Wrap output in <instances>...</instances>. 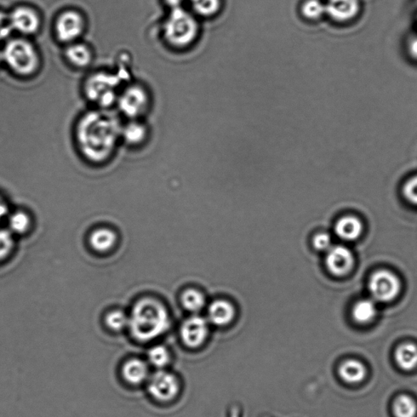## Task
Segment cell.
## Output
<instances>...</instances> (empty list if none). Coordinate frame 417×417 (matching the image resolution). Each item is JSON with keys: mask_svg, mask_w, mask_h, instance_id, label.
<instances>
[{"mask_svg": "<svg viewBox=\"0 0 417 417\" xmlns=\"http://www.w3.org/2000/svg\"><path fill=\"white\" fill-rule=\"evenodd\" d=\"M145 125L138 122L129 123L122 129V137L131 145H137L144 142L147 137Z\"/></svg>", "mask_w": 417, "mask_h": 417, "instance_id": "obj_23", "label": "cell"}, {"mask_svg": "<svg viewBox=\"0 0 417 417\" xmlns=\"http://www.w3.org/2000/svg\"><path fill=\"white\" fill-rule=\"evenodd\" d=\"M6 20V15L3 13V11H0V27L4 25V23Z\"/></svg>", "mask_w": 417, "mask_h": 417, "instance_id": "obj_36", "label": "cell"}, {"mask_svg": "<svg viewBox=\"0 0 417 417\" xmlns=\"http://www.w3.org/2000/svg\"><path fill=\"white\" fill-rule=\"evenodd\" d=\"M192 7L198 16H214L220 9V0H190Z\"/></svg>", "mask_w": 417, "mask_h": 417, "instance_id": "obj_27", "label": "cell"}, {"mask_svg": "<svg viewBox=\"0 0 417 417\" xmlns=\"http://www.w3.org/2000/svg\"><path fill=\"white\" fill-rule=\"evenodd\" d=\"M398 366L403 371H413L417 368V345L408 342L399 346L395 353Z\"/></svg>", "mask_w": 417, "mask_h": 417, "instance_id": "obj_19", "label": "cell"}, {"mask_svg": "<svg viewBox=\"0 0 417 417\" xmlns=\"http://www.w3.org/2000/svg\"><path fill=\"white\" fill-rule=\"evenodd\" d=\"M121 73L98 72L86 80L84 91L88 99L101 108L111 106L118 99V90L123 83Z\"/></svg>", "mask_w": 417, "mask_h": 417, "instance_id": "obj_5", "label": "cell"}, {"mask_svg": "<svg viewBox=\"0 0 417 417\" xmlns=\"http://www.w3.org/2000/svg\"><path fill=\"white\" fill-rule=\"evenodd\" d=\"M9 209L4 200L0 197V224L8 216Z\"/></svg>", "mask_w": 417, "mask_h": 417, "instance_id": "obj_34", "label": "cell"}, {"mask_svg": "<svg viewBox=\"0 0 417 417\" xmlns=\"http://www.w3.org/2000/svg\"><path fill=\"white\" fill-rule=\"evenodd\" d=\"M122 125L110 112L90 111L80 118L76 140L83 156L93 163H102L112 155L122 137Z\"/></svg>", "mask_w": 417, "mask_h": 417, "instance_id": "obj_1", "label": "cell"}, {"mask_svg": "<svg viewBox=\"0 0 417 417\" xmlns=\"http://www.w3.org/2000/svg\"><path fill=\"white\" fill-rule=\"evenodd\" d=\"M378 313L376 302L373 299H362L356 302L352 309L355 321L361 324L372 322Z\"/></svg>", "mask_w": 417, "mask_h": 417, "instance_id": "obj_20", "label": "cell"}, {"mask_svg": "<svg viewBox=\"0 0 417 417\" xmlns=\"http://www.w3.org/2000/svg\"><path fill=\"white\" fill-rule=\"evenodd\" d=\"M302 16L308 21H318L326 14V4L321 0H307L301 8Z\"/></svg>", "mask_w": 417, "mask_h": 417, "instance_id": "obj_25", "label": "cell"}, {"mask_svg": "<svg viewBox=\"0 0 417 417\" xmlns=\"http://www.w3.org/2000/svg\"><path fill=\"white\" fill-rule=\"evenodd\" d=\"M340 378L349 384L361 383L367 376V369L357 359H348L339 369Z\"/></svg>", "mask_w": 417, "mask_h": 417, "instance_id": "obj_17", "label": "cell"}, {"mask_svg": "<svg viewBox=\"0 0 417 417\" xmlns=\"http://www.w3.org/2000/svg\"><path fill=\"white\" fill-rule=\"evenodd\" d=\"M9 231L13 234H23L31 227V218L25 212H16L10 215L9 220Z\"/></svg>", "mask_w": 417, "mask_h": 417, "instance_id": "obj_28", "label": "cell"}, {"mask_svg": "<svg viewBox=\"0 0 417 417\" xmlns=\"http://www.w3.org/2000/svg\"><path fill=\"white\" fill-rule=\"evenodd\" d=\"M403 191L405 198L417 207V175L405 182Z\"/></svg>", "mask_w": 417, "mask_h": 417, "instance_id": "obj_31", "label": "cell"}, {"mask_svg": "<svg viewBox=\"0 0 417 417\" xmlns=\"http://www.w3.org/2000/svg\"><path fill=\"white\" fill-rule=\"evenodd\" d=\"M181 301L185 309L192 312L201 311L205 304V297L196 289L186 290Z\"/></svg>", "mask_w": 417, "mask_h": 417, "instance_id": "obj_26", "label": "cell"}, {"mask_svg": "<svg viewBox=\"0 0 417 417\" xmlns=\"http://www.w3.org/2000/svg\"><path fill=\"white\" fill-rule=\"evenodd\" d=\"M326 253L325 262L328 270L333 275L344 277L351 272L355 265V257L351 250L342 245H335Z\"/></svg>", "mask_w": 417, "mask_h": 417, "instance_id": "obj_11", "label": "cell"}, {"mask_svg": "<svg viewBox=\"0 0 417 417\" xmlns=\"http://www.w3.org/2000/svg\"><path fill=\"white\" fill-rule=\"evenodd\" d=\"M335 233L345 242H354L361 236L363 225L361 220L354 216L341 218L335 225Z\"/></svg>", "mask_w": 417, "mask_h": 417, "instance_id": "obj_16", "label": "cell"}, {"mask_svg": "<svg viewBox=\"0 0 417 417\" xmlns=\"http://www.w3.org/2000/svg\"><path fill=\"white\" fill-rule=\"evenodd\" d=\"M406 49L410 58L417 61V33L412 34L408 38Z\"/></svg>", "mask_w": 417, "mask_h": 417, "instance_id": "obj_33", "label": "cell"}, {"mask_svg": "<svg viewBox=\"0 0 417 417\" xmlns=\"http://www.w3.org/2000/svg\"><path fill=\"white\" fill-rule=\"evenodd\" d=\"M9 22L14 31L26 36L36 33L41 24L36 11L27 7L16 8L11 11Z\"/></svg>", "mask_w": 417, "mask_h": 417, "instance_id": "obj_13", "label": "cell"}, {"mask_svg": "<svg viewBox=\"0 0 417 417\" xmlns=\"http://www.w3.org/2000/svg\"><path fill=\"white\" fill-rule=\"evenodd\" d=\"M148 392L156 401L168 403L179 396L181 384L177 376L165 369L156 371L147 381Z\"/></svg>", "mask_w": 417, "mask_h": 417, "instance_id": "obj_6", "label": "cell"}, {"mask_svg": "<svg viewBox=\"0 0 417 417\" xmlns=\"http://www.w3.org/2000/svg\"><path fill=\"white\" fill-rule=\"evenodd\" d=\"M171 353L168 348L163 345H156L148 351V361L153 367L165 369L171 362Z\"/></svg>", "mask_w": 417, "mask_h": 417, "instance_id": "obj_22", "label": "cell"}, {"mask_svg": "<svg viewBox=\"0 0 417 417\" xmlns=\"http://www.w3.org/2000/svg\"><path fill=\"white\" fill-rule=\"evenodd\" d=\"M85 21L81 14L76 11L68 10L57 17L55 31L60 41L72 43L82 36Z\"/></svg>", "mask_w": 417, "mask_h": 417, "instance_id": "obj_9", "label": "cell"}, {"mask_svg": "<svg viewBox=\"0 0 417 417\" xmlns=\"http://www.w3.org/2000/svg\"><path fill=\"white\" fill-rule=\"evenodd\" d=\"M359 0H329L326 14L339 24H347L355 20L361 13Z\"/></svg>", "mask_w": 417, "mask_h": 417, "instance_id": "obj_12", "label": "cell"}, {"mask_svg": "<svg viewBox=\"0 0 417 417\" xmlns=\"http://www.w3.org/2000/svg\"><path fill=\"white\" fill-rule=\"evenodd\" d=\"M150 101L146 90L138 85L125 88L118 99L120 111L130 118L143 115L150 107Z\"/></svg>", "mask_w": 417, "mask_h": 417, "instance_id": "obj_8", "label": "cell"}, {"mask_svg": "<svg viewBox=\"0 0 417 417\" xmlns=\"http://www.w3.org/2000/svg\"><path fill=\"white\" fill-rule=\"evenodd\" d=\"M167 3L173 7V9L175 8H182L181 5L185 4V2L190 1V0H165Z\"/></svg>", "mask_w": 417, "mask_h": 417, "instance_id": "obj_35", "label": "cell"}, {"mask_svg": "<svg viewBox=\"0 0 417 417\" xmlns=\"http://www.w3.org/2000/svg\"><path fill=\"white\" fill-rule=\"evenodd\" d=\"M313 245L319 251L328 252L333 247L332 238L328 233H319L313 239Z\"/></svg>", "mask_w": 417, "mask_h": 417, "instance_id": "obj_32", "label": "cell"}, {"mask_svg": "<svg viewBox=\"0 0 417 417\" xmlns=\"http://www.w3.org/2000/svg\"><path fill=\"white\" fill-rule=\"evenodd\" d=\"M14 248L13 233L0 228V261L7 259Z\"/></svg>", "mask_w": 417, "mask_h": 417, "instance_id": "obj_30", "label": "cell"}, {"mask_svg": "<svg viewBox=\"0 0 417 417\" xmlns=\"http://www.w3.org/2000/svg\"><path fill=\"white\" fill-rule=\"evenodd\" d=\"M4 62L3 51L0 50V65Z\"/></svg>", "mask_w": 417, "mask_h": 417, "instance_id": "obj_37", "label": "cell"}, {"mask_svg": "<svg viewBox=\"0 0 417 417\" xmlns=\"http://www.w3.org/2000/svg\"><path fill=\"white\" fill-rule=\"evenodd\" d=\"M401 279L390 271L381 270L373 274L369 282V289L375 302H390L401 294Z\"/></svg>", "mask_w": 417, "mask_h": 417, "instance_id": "obj_7", "label": "cell"}, {"mask_svg": "<svg viewBox=\"0 0 417 417\" xmlns=\"http://www.w3.org/2000/svg\"><path fill=\"white\" fill-rule=\"evenodd\" d=\"M170 319L161 302L151 298L137 302L129 317L128 328L133 339L139 342H150L168 332Z\"/></svg>", "mask_w": 417, "mask_h": 417, "instance_id": "obj_2", "label": "cell"}, {"mask_svg": "<svg viewBox=\"0 0 417 417\" xmlns=\"http://www.w3.org/2000/svg\"><path fill=\"white\" fill-rule=\"evenodd\" d=\"M209 336V324L207 319L194 316L186 319L180 327L182 344L190 349H197L207 341Z\"/></svg>", "mask_w": 417, "mask_h": 417, "instance_id": "obj_10", "label": "cell"}, {"mask_svg": "<svg viewBox=\"0 0 417 417\" xmlns=\"http://www.w3.org/2000/svg\"><path fill=\"white\" fill-rule=\"evenodd\" d=\"M117 241L116 234L107 228H101L91 234L89 242L98 252H107L111 249Z\"/></svg>", "mask_w": 417, "mask_h": 417, "instance_id": "obj_21", "label": "cell"}, {"mask_svg": "<svg viewBox=\"0 0 417 417\" xmlns=\"http://www.w3.org/2000/svg\"><path fill=\"white\" fill-rule=\"evenodd\" d=\"M66 56L71 64L78 68H85L93 61V53L87 45L73 42L68 46Z\"/></svg>", "mask_w": 417, "mask_h": 417, "instance_id": "obj_18", "label": "cell"}, {"mask_svg": "<svg viewBox=\"0 0 417 417\" xmlns=\"http://www.w3.org/2000/svg\"><path fill=\"white\" fill-rule=\"evenodd\" d=\"M393 413L396 417H416L417 403L413 397L399 396L393 403Z\"/></svg>", "mask_w": 417, "mask_h": 417, "instance_id": "obj_24", "label": "cell"}, {"mask_svg": "<svg viewBox=\"0 0 417 417\" xmlns=\"http://www.w3.org/2000/svg\"><path fill=\"white\" fill-rule=\"evenodd\" d=\"M164 36L175 48H186L196 41L199 24L196 17L182 8L173 9L164 24Z\"/></svg>", "mask_w": 417, "mask_h": 417, "instance_id": "obj_3", "label": "cell"}, {"mask_svg": "<svg viewBox=\"0 0 417 417\" xmlns=\"http://www.w3.org/2000/svg\"><path fill=\"white\" fill-rule=\"evenodd\" d=\"M123 380L131 386H140L150 376V365L140 358H130L125 361L121 369Z\"/></svg>", "mask_w": 417, "mask_h": 417, "instance_id": "obj_14", "label": "cell"}, {"mask_svg": "<svg viewBox=\"0 0 417 417\" xmlns=\"http://www.w3.org/2000/svg\"><path fill=\"white\" fill-rule=\"evenodd\" d=\"M235 316V308L226 300H216L209 307V321L215 326H227L233 321Z\"/></svg>", "mask_w": 417, "mask_h": 417, "instance_id": "obj_15", "label": "cell"}, {"mask_svg": "<svg viewBox=\"0 0 417 417\" xmlns=\"http://www.w3.org/2000/svg\"><path fill=\"white\" fill-rule=\"evenodd\" d=\"M2 51L4 62L15 73L29 76L36 71L39 64L38 55L33 44L26 39H11Z\"/></svg>", "mask_w": 417, "mask_h": 417, "instance_id": "obj_4", "label": "cell"}, {"mask_svg": "<svg viewBox=\"0 0 417 417\" xmlns=\"http://www.w3.org/2000/svg\"><path fill=\"white\" fill-rule=\"evenodd\" d=\"M105 323L108 329L114 332H120V331L128 327L129 317L121 311H113L106 316Z\"/></svg>", "mask_w": 417, "mask_h": 417, "instance_id": "obj_29", "label": "cell"}]
</instances>
